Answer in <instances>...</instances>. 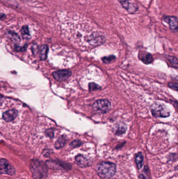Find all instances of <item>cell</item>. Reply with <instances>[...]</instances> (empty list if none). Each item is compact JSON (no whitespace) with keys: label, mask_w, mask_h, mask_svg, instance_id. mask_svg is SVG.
<instances>
[{"label":"cell","mask_w":178,"mask_h":179,"mask_svg":"<svg viewBox=\"0 0 178 179\" xmlns=\"http://www.w3.org/2000/svg\"><path fill=\"white\" fill-rule=\"evenodd\" d=\"M0 171L1 174L13 176L15 173V169L6 159H1L0 160Z\"/></svg>","instance_id":"obj_5"},{"label":"cell","mask_w":178,"mask_h":179,"mask_svg":"<svg viewBox=\"0 0 178 179\" xmlns=\"http://www.w3.org/2000/svg\"><path fill=\"white\" fill-rule=\"evenodd\" d=\"M169 87H170L171 89L177 91H178V84L176 83H173V82H170L168 83Z\"/></svg>","instance_id":"obj_22"},{"label":"cell","mask_w":178,"mask_h":179,"mask_svg":"<svg viewBox=\"0 0 178 179\" xmlns=\"http://www.w3.org/2000/svg\"><path fill=\"white\" fill-rule=\"evenodd\" d=\"M88 42L91 45L96 46L104 43L105 39L104 37L101 35L97 33H94L88 37Z\"/></svg>","instance_id":"obj_7"},{"label":"cell","mask_w":178,"mask_h":179,"mask_svg":"<svg viewBox=\"0 0 178 179\" xmlns=\"http://www.w3.org/2000/svg\"><path fill=\"white\" fill-rule=\"evenodd\" d=\"M18 112L15 110H10L3 113L2 117L6 122H10L14 120L17 116Z\"/></svg>","instance_id":"obj_11"},{"label":"cell","mask_w":178,"mask_h":179,"mask_svg":"<svg viewBox=\"0 0 178 179\" xmlns=\"http://www.w3.org/2000/svg\"><path fill=\"white\" fill-rule=\"evenodd\" d=\"M152 114L157 117H167L170 115V112L165 106L161 104L155 103L151 108Z\"/></svg>","instance_id":"obj_4"},{"label":"cell","mask_w":178,"mask_h":179,"mask_svg":"<svg viewBox=\"0 0 178 179\" xmlns=\"http://www.w3.org/2000/svg\"><path fill=\"white\" fill-rule=\"evenodd\" d=\"M81 144H82V143L80 141L74 140L70 144V146H72L73 147H76L77 146H80Z\"/></svg>","instance_id":"obj_23"},{"label":"cell","mask_w":178,"mask_h":179,"mask_svg":"<svg viewBox=\"0 0 178 179\" xmlns=\"http://www.w3.org/2000/svg\"><path fill=\"white\" fill-rule=\"evenodd\" d=\"M126 126L124 123H118L115 126L114 128V132L115 135L120 136L122 135L126 132Z\"/></svg>","instance_id":"obj_13"},{"label":"cell","mask_w":178,"mask_h":179,"mask_svg":"<svg viewBox=\"0 0 178 179\" xmlns=\"http://www.w3.org/2000/svg\"><path fill=\"white\" fill-rule=\"evenodd\" d=\"M111 106V103L108 100H98L94 103L93 108L97 113H106L110 110Z\"/></svg>","instance_id":"obj_3"},{"label":"cell","mask_w":178,"mask_h":179,"mask_svg":"<svg viewBox=\"0 0 178 179\" xmlns=\"http://www.w3.org/2000/svg\"><path fill=\"white\" fill-rule=\"evenodd\" d=\"M173 105L175 106V108L178 110V102L176 101H172Z\"/></svg>","instance_id":"obj_26"},{"label":"cell","mask_w":178,"mask_h":179,"mask_svg":"<svg viewBox=\"0 0 178 179\" xmlns=\"http://www.w3.org/2000/svg\"><path fill=\"white\" fill-rule=\"evenodd\" d=\"M32 50L33 54H36L37 52H38V46L37 45H33L32 47Z\"/></svg>","instance_id":"obj_25"},{"label":"cell","mask_w":178,"mask_h":179,"mask_svg":"<svg viewBox=\"0 0 178 179\" xmlns=\"http://www.w3.org/2000/svg\"><path fill=\"white\" fill-rule=\"evenodd\" d=\"M167 58L173 66L175 68H178V60L176 58L173 57V56H168Z\"/></svg>","instance_id":"obj_18"},{"label":"cell","mask_w":178,"mask_h":179,"mask_svg":"<svg viewBox=\"0 0 178 179\" xmlns=\"http://www.w3.org/2000/svg\"><path fill=\"white\" fill-rule=\"evenodd\" d=\"M115 59V57L114 56H110L109 57H106L103 58V63H106V64H109L110 63H112L113 61H114Z\"/></svg>","instance_id":"obj_19"},{"label":"cell","mask_w":178,"mask_h":179,"mask_svg":"<svg viewBox=\"0 0 178 179\" xmlns=\"http://www.w3.org/2000/svg\"><path fill=\"white\" fill-rule=\"evenodd\" d=\"M21 34L24 39H28L30 38V33L28 26H23L21 30Z\"/></svg>","instance_id":"obj_17"},{"label":"cell","mask_w":178,"mask_h":179,"mask_svg":"<svg viewBox=\"0 0 178 179\" xmlns=\"http://www.w3.org/2000/svg\"><path fill=\"white\" fill-rule=\"evenodd\" d=\"M48 46L47 45H43L40 49V59L44 60L47 57L48 52Z\"/></svg>","instance_id":"obj_14"},{"label":"cell","mask_w":178,"mask_h":179,"mask_svg":"<svg viewBox=\"0 0 178 179\" xmlns=\"http://www.w3.org/2000/svg\"><path fill=\"white\" fill-rule=\"evenodd\" d=\"M72 75L71 72L68 70H59L54 72L53 73V76L54 78L59 81H64L70 78Z\"/></svg>","instance_id":"obj_9"},{"label":"cell","mask_w":178,"mask_h":179,"mask_svg":"<svg viewBox=\"0 0 178 179\" xmlns=\"http://www.w3.org/2000/svg\"><path fill=\"white\" fill-rule=\"evenodd\" d=\"M75 162L80 168H86L89 166L90 162L88 159L82 155H79L75 157Z\"/></svg>","instance_id":"obj_10"},{"label":"cell","mask_w":178,"mask_h":179,"mask_svg":"<svg viewBox=\"0 0 178 179\" xmlns=\"http://www.w3.org/2000/svg\"><path fill=\"white\" fill-rule=\"evenodd\" d=\"M123 7L126 10L130 13H136L138 10V6L136 4L133 3L130 0H118Z\"/></svg>","instance_id":"obj_8"},{"label":"cell","mask_w":178,"mask_h":179,"mask_svg":"<svg viewBox=\"0 0 178 179\" xmlns=\"http://www.w3.org/2000/svg\"><path fill=\"white\" fill-rule=\"evenodd\" d=\"M140 179H146L143 174H141L140 176Z\"/></svg>","instance_id":"obj_27"},{"label":"cell","mask_w":178,"mask_h":179,"mask_svg":"<svg viewBox=\"0 0 178 179\" xmlns=\"http://www.w3.org/2000/svg\"><path fill=\"white\" fill-rule=\"evenodd\" d=\"M138 57L141 60L146 64L151 63L153 59L152 55L146 52H140Z\"/></svg>","instance_id":"obj_12"},{"label":"cell","mask_w":178,"mask_h":179,"mask_svg":"<svg viewBox=\"0 0 178 179\" xmlns=\"http://www.w3.org/2000/svg\"><path fill=\"white\" fill-rule=\"evenodd\" d=\"M136 165L138 169H141L143 166V156L141 153H137L135 158Z\"/></svg>","instance_id":"obj_15"},{"label":"cell","mask_w":178,"mask_h":179,"mask_svg":"<svg viewBox=\"0 0 178 179\" xmlns=\"http://www.w3.org/2000/svg\"><path fill=\"white\" fill-rule=\"evenodd\" d=\"M65 143H66V140L65 139V138L61 137L59 138L56 141L54 146H55L56 149H60L64 146Z\"/></svg>","instance_id":"obj_16"},{"label":"cell","mask_w":178,"mask_h":179,"mask_svg":"<svg viewBox=\"0 0 178 179\" xmlns=\"http://www.w3.org/2000/svg\"><path fill=\"white\" fill-rule=\"evenodd\" d=\"M9 34L11 35V36L12 37V39H13V40L14 42H15L16 43H19V42H20V38H19V36L17 34L14 33V32H12V31H10V32H9Z\"/></svg>","instance_id":"obj_20"},{"label":"cell","mask_w":178,"mask_h":179,"mask_svg":"<svg viewBox=\"0 0 178 179\" xmlns=\"http://www.w3.org/2000/svg\"><path fill=\"white\" fill-rule=\"evenodd\" d=\"M30 169L34 179H45L47 177L48 170L47 165L40 160L33 159L30 165Z\"/></svg>","instance_id":"obj_1"},{"label":"cell","mask_w":178,"mask_h":179,"mask_svg":"<svg viewBox=\"0 0 178 179\" xmlns=\"http://www.w3.org/2000/svg\"><path fill=\"white\" fill-rule=\"evenodd\" d=\"M101 89L99 85L94 83H91L89 84V89L90 91H94L97 90L98 89Z\"/></svg>","instance_id":"obj_21"},{"label":"cell","mask_w":178,"mask_h":179,"mask_svg":"<svg viewBox=\"0 0 178 179\" xmlns=\"http://www.w3.org/2000/svg\"><path fill=\"white\" fill-rule=\"evenodd\" d=\"M117 171L115 164L110 162H102L96 167V171L100 177L109 179L114 177Z\"/></svg>","instance_id":"obj_2"},{"label":"cell","mask_w":178,"mask_h":179,"mask_svg":"<svg viewBox=\"0 0 178 179\" xmlns=\"http://www.w3.org/2000/svg\"><path fill=\"white\" fill-rule=\"evenodd\" d=\"M45 134L47 135V136L51 138H52L53 137V136H54V132H53V131L52 129H48V130L46 131Z\"/></svg>","instance_id":"obj_24"},{"label":"cell","mask_w":178,"mask_h":179,"mask_svg":"<svg viewBox=\"0 0 178 179\" xmlns=\"http://www.w3.org/2000/svg\"><path fill=\"white\" fill-rule=\"evenodd\" d=\"M164 21L169 25L170 29L174 33H178V18L173 16H164Z\"/></svg>","instance_id":"obj_6"}]
</instances>
